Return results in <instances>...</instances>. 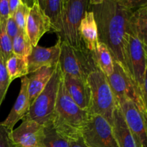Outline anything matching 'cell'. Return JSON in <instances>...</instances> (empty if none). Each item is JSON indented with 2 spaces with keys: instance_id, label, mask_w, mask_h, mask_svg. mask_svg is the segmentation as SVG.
Instances as JSON below:
<instances>
[{
  "instance_id": "6da1fadb",
  "label": "cell",
  "mask_w": 147,
  "mask_h": 147,
  "mask_svg": "<svg viewBox=\"0 0 147 147\" xmlns=\"http://www.w3.org/2000/svg\"><path fill=\"white\" fill-rule=\"evenodd\" d=\"M89 7L96 20L98 41L106 45L113 61L126 70L123 45L129 32V20L134 10L125 7L119 0H103L100 4Z\"/></svg>"
},
{
  "instance_id": "7a4b0ae2",
  "label": "cell",
  "mask_w": 147,
  "mask_h": 147,
  "mask_svg": "<svg viewBox=\"0 0 147 147\" xmlns=\"http://www.w3.org/2000/svg\"><path fill=\"white\" fill-rule=\"evenodd\" d=\"M88 113L78 107L67 93L62 76L54 113L51 118L56 130L70 140L80 136Z\"/></svg>"
},
{
  "instance_id": "3957f363",
  "label": "cell",
  "mask_w": 147,
  "mask_h": 147,
  "mask_svg": "<svg viewBox=\"0 0 147 147\" xmlns=\"http://www.w3.org/2000/svg\"><path fill=\"white\" fill-rule=\"evenodd\" d=\"M60 41L59 65L62 74L86 81L89 74L98 69L93 53L89 51L86 47L76 48L66 42L60 40Z\"/></svg>"
},
{
  "instance_id": "277c9868",
  "label": "cell",
  "mask_w": 147,
  "mask_h": 147,
  "mask_svg": "<svg viewBox=\"0 0 147 147\" xmlns=\"http://www.w3.org/2000/svg\"><path fill=\"white\" fill-rule=\"evenodd\" d=\"M87 83L90 92L88 113L102 116L111 126L116 101L107 78L98 69L89 74Z\"/></svg>"
},
{
  "instance_id": "5b68a950",
  "label": "cell",
  "mask_w": 147,
  "mask_h": 147,
  "mask_svg": "<svg viewBox=\"0 0 147 147\" xmlns=\"http://www.w3.org/2000/svg\"><path fill=\"white\" fill-rule=\"evenodd\" d=\"M90 6L89 0H66L63 4L58 39L76 48L86 47L79 33V27Z\"/></svg>"
},
{
  "instance_id": "8992f818",
  "label": "cell",
  "mask_w": 147,
  "mask_h": 147,
  "mask_svg": "<svg viewBox=\"0 0 147 147\" xmlns=\"http://www.w3.org/2000/svg\"><path fill=\"white\" fill-rule=\"evenodd\" d=\"M147 45L127 33L125 37L124 53L126 71L140 87L146 98Z\"/></svg>"
},
{
  "instance_id": "52a82bcc",
  "label": "cell",
  "mask_w": 147,
  "mask_h": 147,
  "mask_svg": "<svg viewBox=\"0 0 147 147\" xmlns=\"http://www.w3.org/2000/svg\"><path fill=\"white\" fill-rule=\"evenodd\" d=\"M113 63V72L109 77H107V80L115 100L121 98L131 100L147 118L146 98L142 93L140 87L119 63L115 61Z\"/></svg>"
},
{
  "instance_id": "ba28073f",
  "label": "cell",
  "mask_w": 147,
  "mask_h": 147,
  "mask_svg": "<svg viewBox=\"0 0 147 147\" xmlns=\"http://www.w3.org/2000/svg\"><path fill=\"white\" fill-rule=\"evenodd\" d=\"M62 73L58 63L44 90L30 105L28 113L25 117L41 125L51 119L54 113Z\"/></svg>"
},
{
  "instance_id": "9c48e42d",
  "label": "cell",
  "mask_w": 147,
  "mask_h": 147,
  "mask_svg": "<svg viewBox=\"0 0 147 147\" xmlns=\"http://www.w3.org/2000/svg\"><path fill=\"white\" fill-rule=\"evenodd\" d=\"M80 134L89 147H119L111 124L99 115H88Z\"/></svg>"
},
{
  "instance_id": "30bf717a",
  "label": "cell",
  "mask_w": 147,
  "mask_h": 147,
  "mask_svg": "<svg viewBox=\"0 0 147 147\" xmlns=\"http://www.w3.org/2000/svg\"><path fill=\"white\" fill-rule=\"evenodd\" d=\"M115 101L121 109L125 121L133 134L138 147H146V118L131 100L121 98Z\"/></svg>"
},
{
  "instance_id": "8fae6325",
  "label": "cell",
  "mask_w": 147,
  "mask_h": 147,
  "mask_svg": "<svg viewBox=\"0 0 147 147\" xmlns=\"http://www.w3.org/2000/svg\"><path fill=\"white\" fill-rule=\"evenodd\" d=\"M22 123L10 132L15 147H45L43 145V126L24 116Z\"/></svg>"
},
{
  "instance_id": "7c38bea8",
  "label": "cell",
  "mask_w": 147,
  "mask_h": 147,
  "mask_svg": "<svg viewBox=\"0 0 147 147\" xmlns=\"http://www.w3.org/2000/svg\"><path fill=\"white\" fill-rule=\"evenodd\" d=\"M49 31H51L50 20L38 4L34 3L30 8L25 27L26 34L32 46L37 45L40 38Z\"/></svg>"
},
{
  "instance_id": "4fadbf2b",
  "label": "cell",
  "mask_w": 147,
  "mask_h": 147,
  "mask_svg": "<svg viewBox=\"0 0 147 147\" xmlns=\"http://www.w3.org/2000/svg\"><path fill=\"white\" fill-rule=\"evenodd\" d=\"M60 54V41L55 45L43 47L40 45L32 47L27 58L28 73H33L42 67H55L59 63Z\"/></svg>"
},
{
  "instance_id": "5bb4252c",
  "label": "cell",
  "mask_w": 147,
  "mask_h": 147,
  "mask_svg": "<svg viewBox=\"0 0 147 147\" xmlns=\"http://www.w3.org/2000/svg\"><path fill=\"white\" fill-rule=\"evenodd\" d=\"M28 76L22 77L21 80V88L17 100L8 116L4 121L0 123L9 132L14 129L16 123L28 113L30 106L28 98Z\"/></svg>"
},
{
  "instance_id": "9a60e30c",
  "label": "cell",
  "mask_w": 147,
  "mask_h": 147,
  "mask_svg": "<svg viewBox=\"0 0 147 147\" xmlns=\"http://www.w3.org/2000/svg\"><path fill=\"white\" fill-rule=\"evenodd\" d=\"M63 80L67 93L75 103L82 110L87 111L90 103V92L87 80L63 75Z\"/></svg>"
},
{
  "instance_id": "2e32d148",
  "label": "cell",
  "mask_w": 147,
  "mask_h": 147,
  "mask_svg": "<svg viewBox=\"0 0 147 147\" xmlns=\"http://www.w3.org/2000/svg\"><path fill=\"white\" fill-rule=\"evenodd\" d=\"M112 130L119 147H138L136 140L128 127L121 109L116 103L112 116Z\"/></svg>"
},
{
  "instance_id": "e0dca14e",
  "label": "cell",
  "mask_w": 147,
  "mask_h": 147,
  "mask_svg": "<svg viewBox=\"0 0 147 147\" xmlns=\"http://www.w3.org/2000/svg\"><path fill=\"white\" fill-rule=\"evenodd\" d=\"M56 66L42 67L39 70L30 73L31 75L30 77H28V98L29 103L30 105L44 90L49 80L53 76Z\"/></svg>"
},
{
  "instance_id": "ac0fdd59",
  "label": "cell",
  "mask_w": 147,
  "mask_h": 147,
  "mask_svg": "<svg viewBox=\"0 0 147 147\" xmlns=\"http://www.w3.org/2000/svg\"><path fill=\"white\" fill-rule=\"evenodd\" d=\"M79 33L80 38L85 47L89 51H95L98 43V29L93 13L88 10L81 20L79 27Z\"/></svg>"
},
{
  "instance_id": "d6986e66",
  "label": "cell",
  "mask_w": 147,
  "mask_h": 147,
  "mask_svg": "<svg viewBox=\"0 0 147 147\" xmlns=\"http://www.w3.org/2000/svg\"><path fill=\"white\" fill-rule=\"evenodd\" d=\"M128 33L147 45V5L139 7L131 13Z\"/></svg>"
},
{
  "instance_id": "ffe728a7",
  "label": "cell",
  "mask_w": 147,
  "mask_h": 147,
  "mask_svg": "<svg viewBox=\"0 0 147 147\" xmlns=\"http://www.w3.org/2000/svg\"><path fill=\"white\" fill-rule=\"evenodd\" d=\"M45 147H70V139L56 130L51 119L42 124Z\"/></svg>"
},
{
  "instance_id": "44dd1931",
  "label": "cell",
  "mask_w": 147,
  "mask_h": 147,
  "mask_svg": "<svg viewBox=\"0 0 147 147\" xmlns=\"http://www.w3.org/2000/svg\"><path fill=\"white\" fill-rule=\"evenodd\" d=\"M95 61L98 68L106 76L109 77L113 73L114 68L113 57L106 45L98 42L93 52Z\"/></svg>"
},
{
  "instance_id": "7402d4cb",
  "label": "cell",
  "mask_w": 147,
  "mask_h": 147,
  "mask_svg": "<svg viewBox=\"0 0 147 147\" xmlns=\"http://www.w3.org/2000/svg\"><path fill=\"white\" fill-rule=\"evenodd\" d=\"M63 0H45L42 11L51 24V31L58 33L60 30Z\"/></svg>"
},
{
  "instance_id": "603a6c76",
  "label": "cell",
  "mask_w": 147,
  "mask_h": 147,
  "mask_svg": "<svg viewBox=\"0 0 147 147\" xmlns=\"http://www.w3.org/2000/svg\"><path fill=\"white\" fill-rule=\"evenodd\" d=\"M5 66L10 83L16 78H22L29 74L27 57H20L12 53L6 60Z\"/></svg>"
},
{
  "instance_id": "cb8c5ba5",
  "label": "cell",
  "mask_w": 147,
  "mask_h": 147,
  "mask_svg": "<svg viewBox=\"0 0 147 147\" xmlns=\"http://www.w3.org/2000/svg\"><path fill=\"white\" fill-rule=\"evenodd\" d=\"M12 53L20 57H27L31 53L32 46L25 31L20 30L16 37L11 40Z\"/></svg>"
},
{
  "instance_id": "d4e9b609",
  "label": "cell",
  "mask_w": 147,
  "mask_h": 147,
  "mask_svg": "<svg viewBox=\"0 0 147 147\" xmlns=\"http://www.w3.org/2000/svg\"><path fill=\"white\" fill-rule=\"evenodd\" d=\"M12 54L11 40L6 31V25L0 22V55L4 62Z\"/></svg>"
},
{
  "instance_id": "484cf974",
  "label": "cell",
  "mask_w": 147,
  "mask_h": 147,
  "mask_svg": "<svg viewBox=\"0 0 147 147\" xmlns=\"http://www.w3.org/2000/svg\"><path fill=\"white\" fill-rule=\"evenodd\" d=\"M11 84L7 74L5 66V62L0 55V106L5 98L7 90Z\"/></svg>"
},
{
  "instance_id": "4316f807",
  "label": "cell",
  "mask_w": 147,
  "mask_h": 147,
  "mask_svg": "<svg viewBox=\"0 0 147 147\" xmlns=\"http://www.w3.org/2000/svg\"><path fill=\"white\" fill-rule=\"evenodd\" d=\"M30 8V7H29L28 6L20 2L14 16H13L17 26H18L19 30H22V31H25L26 22H27Z\"/></svg>"
},
{
  "instance_id": "83f0119b",
  "label": "cell",
  "mask_w": 147,
  "mask_h": 147,
  "mask_svg": "<svg viewBox=\"0 0 147 147\" xmlns=\"http://www.w3.org/2000/svg\"><path fill=\"white\" fill-rule=\"evenodd\" d=\"M0 147H15L11 141L10 132L0 123Z\"/></svg>"
},
{
  "instance_id": "f1b7e54d",
  "label": "cell",
  "mask_w": 147,
  "mask_h": 147,
  "mask_svg": "<svg viewBox=\"0 0 147 147\" xmlns=\"http://www.w3.org/2000/svg\"><path fill=\"white\" fill-rule=\"evenodd\" d=\"M6 31L11 40H12L18 34L20 30L13 17H9L7 20V23H6Z\"/></svg>"
},
{
  "instance_id": "f546056e",
  "label": "cell",
  "mask_w": 147,
  "mask_h": 147,
  "mask_svg": "<svg viewBox=\"0 0 147 147\" xmlns=\"http://www.w3.org/2000/svg\"><path fill=\"white\" fill-rule=\"evenodd\" d=\"M9 17V0H0V22L6 25Z\"/></svg>"
},
{
  "instance_id": "4dcf8cb0",
  "label": "cell",
  "mask_w": 147,
  "mask_h": 147,
  "mask_svg": "<svg viewBox=\"0 0 147 147\" xmlns=\"http://www.w3.org/2000/svg\"><path fill=\"white\" fill-rule=\"evenodd\" d=\"M119 1L125 7L132 10L147 5V0H119Z\"/></svg>"
},
{
  "instance_id": "1f68e13d",
  "label": "cell",
  "mask_w": 147,
  "mask_h": 147,
  "mask_svg": "<svg viewBox=\"0 0 147 147\" xmlns=\"http://www.w3.org/2000/svg\"><path fill=\"white\" fill-rule=\"evenodd\" d=\"M70 147H89L86 144L84 141L82 139L81 136H79L76 139L70 141Z\"/></svg>"
},
{
  "instance_id": "d6a6232c",
  "label": "cell",
  "mask_w": 147,
  "mask_h": 147,
  "mask_svg": "<svg viewBox=\"0 0 147 147\" xmlns=\"http://www.w3.org/2000/svg\"><path fill=\"white\" fill-rule=\"evenodd\" d=\"M20 0H9V17H13L20 4Z\"/></svg>"
},
{
  "instance_id": "836d02e7",
  "label": "cell",
  "mask_w": 147,
  "mask_h": 147,
  "mask_svg": "<svg viewBox=\"0 0 147 147\" xmlns=\"http://www.w3.org/2000/svg\"><path fill=\"white\" fill-rule=\"evenodd\" d=\"M89 1H90V5H96L103 2V0H89Z\"/></svg>"
},
{
  "instance_id": "e575fe53",
  "label": "cell",
  "mask_w": 147,
  "mask_h": 147,
  "mask_svg": "<svg viewBox=\"0 0 147 147\" xmlns=\"http://www.w3.org/2000/svg\"><path fill=\"white\" fill-rule=\"evenodd\" d=\"M35 3H37L39 5V7L42 9H43V5H44V1L45 0H34Z\"/></svg>"
},
{
  "instance_id": "d590c367",
  "label": "cell",
  "mask_w": 147,
  "mask_h": 147,
  "mask_svg": "<svg viewBox=\"0 0 147 147\" xmlns=\"http://www.w3.org/2000/svg\"><path fill=\"white\" fill-rule=\"evenodd\" d=\"M65 1H66V0H63V4H64V3L65 2Z\"/></svg>"
}]
</instances>
